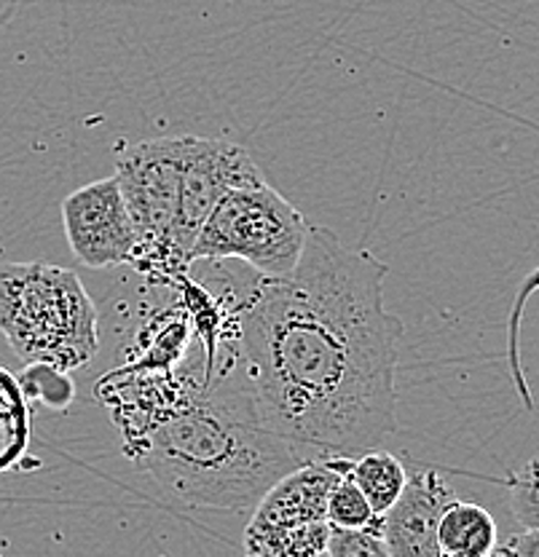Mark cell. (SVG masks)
I'll return each instance as SVG.
<instances>
[{
  "mask_svg": "<svg viewBox=\"0 0 539 557\" xmlns=\"http://www.w3.org/2000/svg\"><path fill=\"white\" fill-rule=\"evenodd\" d=\"M537 289H539V265L531 271L529 276H526V282L520 284L518 298H515L513 317H510V368H513L515 386H518V394L524 397L526 408H535V399H531L529 383H526L524 368H520V344H518L520 341V313H524V306H526V300H529V295H535Z\"/></svg>",
  "mask_w": 539,
  "mask_h": 557,
  "instance_id": "obj_17",
  "label": "cell"
},
{
  "mask_svg": "<svg viewBox=\"0 0 539 557\" xmlns=\"http://www.w3.org/2000/svg\"><path fill=\"white\" fill-rule=\"evenodd\" d=\"M500 544L497 522L480 504L454 502L443 509L438 525V547L445 557H489Z\"/></svg>",
  "mask_w": 539,
  "mask_h": 557,
  "instance_id": "obj_10",
  "label": "cell"
},
{
  "mask_svg": "<svg viewBox=\"0 0 539 557\" xmlns=\"http://www.w3.org/2000/svg\"><path fill=\"white\" fill-rule=\"evenodd\" d=\"M30 445V403L14 373L0 364V474L14 469Z\"/></svg>",
  "mask_w": 539,
  "mask_h": 557,
  "instance_id": "obj_12",
  "label": "cell"
},
{
  "mask_svg": "<svg viewBox=\"0 0 539 557\" xmlns=\"http://www.w3.org/2000/svg\"><path fill=\"white\" fill-rule=\"evenodd\" d=\"M27 403H40L51 410H65L75 399V386L68 379L65 370H57L51 364L33 362L16 375Z\"/></svg>",
  "mask_w": 539,
  "mask_h": 557,
  "instance_id": "obj_13",
  "label": "cell"
},
{
  "mask_svg": "<svg viewBox=\"0 0 539 557\" xmlns=\"http://www.w3.org/2000/svg\"><path fill=\"white\" fill-rule=\"evenodd\" d=\"M346 474L365 493L376 515H384L397 502V496L405 487V480H408L405 463L381 448H370L359 453V456H352Z\"/></svg>",
  "mask_w": 539,
  "mask_h": 557,
  "instance_id": "obj_11",
  "label": "cell"
},
{
  "mask_svg": "<svg viewBox=\"0 0 539 557\" xmlns=\"http://www.w3.org/2000/svg\"><path fill=\"white\" fill-rule=\"evenodd\" d=\"M390 265L309 225L293 271L264 276L242 311V375L255 410L301 456H359L397 429L403 322Z\"/></svg>",
  "mask_w": 539,
  "mask_h": 557,
  "instance_id": "obj_1",
  "label": "cell"
},
{
  "mask_svg": "<svg viewBox=\"0 0 539 557\" xmlns=\"http://www.w3.org/2000/svg\"><path fill=\"white\" fill-rule=\"evenodd\" d=\"M309 225L266 177L234 185L207 214L191 247V263L236 258L260 276H282L301 260Z\"/></svg>",
  "mask_w": 539,
  "mask_h": 557,
  "instance_id": "obj_4",
  "label": "cell"
},
{
  "mask_svg": "<svg viewBox=\"0 0 539 557\" xmlns=\"http://www.w3.org/2000/svg\"><path fill=\"white\" fill-rule=\"evenodd\" d=\"M352 456L304 461L282 474L253 507L245 553L253 557H317L328 547V493Z\"/></svg>",
  "mask_w": 539,
  "mask_h": 557,
  "instance_id": "obj_6",
  "label": "cell"
},
{
  "mask_svg": "<svg viewBox=\"0 0 539 557\" xmlns=\"http://www.w3.org/2000/svg\"><path fill=\"white\" fill-rule=\"evenodd\" d=\"M255 180H264V172L245 148L229 139L185 135L183 201L177 220V247L185 263H191V247L220 196L234 185Z\"/></svg>",
  "mask_w": 539,
  "mask_h": 557,
  "instance_id": "obj_8",
  "label": "cell"
},
{
  "mask_svg": "<svg viewBox=\"0 0 539 557\" xmlns=\"http://www.w3.org/2000/svg\"><path fill=\"white\" fill-rule=\"evenodd\" d=\"M0 333L25 364L86 368L100 351V317L84 282L51 263H0Z\"/></svg>",
  "mask_w": 539,
  "mask_h": 557,
  "instance_id": "obj_3",
  "label": "cell"
},
{
  "mask_svg": "<svg viewBox=\"0 0 539 557\" xmlns=\"http://www.w3.org/2000/svg\"><path fill=\"white\" fill-rule=\"evenodd\" d=\"M62 225L71 252L86 269H110L135 258V225L115 174L73 190L62 201Z\"/></svg>",
  "mask_w": 539,
  "mask_h": 557,
  "instance_id": "obj_7",
  "label": "cell"
},
{
  "mask_svg": "<svg viewBox=\"0 0 539 557\" xmlns=\"http://www.w3.org/2000/svg\"><path fill=\"white\" fill-rule=\"evenodd\" d=\"M456 491L434 469H416L397 502L381 515V536L390 557H440L438 525Z\"/></svg>",
  "mask_w": 539,
  "mask_h": 557,
  "instance_id": "obj_9",
  "label": "cell"
},
{
  "mask_svg": "<svg viewBox=\"0 0 539 557\" xmlns=\"http://www.w3.org/2000/svg\"><path fill=\"white\" fill-rule=\"evenodd\" d=\"M507 502L524 528H539V456L507 478Z\"/></svg>",
  "mask_w": 539,
  "mask_h": 557,
  "instance_id": "obj_15",
  "label": "cell"
},
{
  "mask_svg": "<svg viewBox=\"0 0 539 557\" xmlns=\"http://www.w3.org/2000/svg\"><path fill=\"white\" fill-rule=\"evenodd\" d=\"M494 555L507 557H539V528H524L520 533H513L504 544H497Z\"/></svg>",
  "mask_w": 539,
  "mask_h": 557,
  "instance_id": "obj_18",
  "label": "cell"
},
{
  "mask_svg": "<svg viewBox=\"0 0 539 557\" xmlns=\"http://www.w3.org/2000/svg\"><path fill=\"white\" fill-rule=\"evenodd\" d=\"M183 166L185 135L135 143L115 159V180L137 236L132 263L140 271L150 269L180 276L188 269L177 247Z\"/></svg>",
  "mask_w": 539,
  "mask_h": 557,
  "instance_id": "obj_5",
  "label": "cell"
},
{
  "mask_svg": "<svg viewBox=\"0 0 539 557\" xmlns=\"http://www.w3.org/2000/svg\"><path fill=\"white\" fill-rule=\"evenodd\" d=\"M330 557H390L384 536H381V520L368 528H341L330 525L328 547Z\"/></svg>",
  "mask_w": 539,
  "mask_h": 557,
  "instance_id": "obj_16",
  "label": "cell"
},
{
  "mask_svg": "<svg viewBox=\"0 0 539 557\" xmlns=\"http://www.w3.org/2000/svg\"><path fill=\"white\" fill-rule=\"evenodd\" d=\"M145 408H126V453L185 507L253 512L301 456L255 410L242 370L172 379Z\"/></svg>",
  "mask_w": 539,
  "mask_h": 557,
  "instance_id": "obj_2",
  "label": "cell"
},
{
  "mask_svg": "<svg viewBox=\"0 0 539 557\" xmlns=\"http://www.w3.org/2000/svg\"><path fill=\"white\" fill-rule=\"evenodd\" d=\"M381 515L373 512L365 493L355 485L350 474H341L328 493V522L341 528H368L376 525Z\"/></svg>",
  "mask_w": 539,
  "mask_h": 557,
  "instance_id": "obj_14",
  "label": "cell"
}]
</instances>
